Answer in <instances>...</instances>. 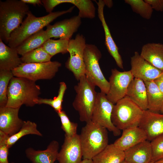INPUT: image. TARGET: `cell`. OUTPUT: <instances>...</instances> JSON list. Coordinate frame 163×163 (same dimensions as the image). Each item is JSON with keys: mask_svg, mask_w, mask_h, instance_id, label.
Returning a JSON list of instances; mask_svg holds the SVG:
<instances>
[{"mask_svg": "<svg viewBox=\"0 0 163 163\" xmlns=\"http://www.w3.org/2000/svg\"><path fill=\"white\" fill-rule=\"evenodd\" d=\"M82 23L81 18L78 15L74 16L53 25H48L46 31L49 39L54 37L69 40L77 31Z\"/></svg>", "mask_w": 163, "mask_h": 163, "instance_id": "obj_12", "label": "cell"}, {"mask_svg": "<svg viewBox=\"0 0 163 163\" xmlns=\"http://www.w3.org/2000/svg\"><path fill=\"white\" fill-rule=\"evenodd\" d=\"M16 48L6 45L0 39V70L12 71L22 63Z\"/></svg>", "mask_w": 163, "mask_h": 163, "instance_id": "obj_22", "label": "cell"}, {"mask_svg": "<svg viewBox=\"0 0 163 163\" xmlns=\"http://www.w3.org/2000/svg\"><path fill=\"white\" fill-rule=\"evenodd\" d=\"M101 56V52L96 45L86 44L84 54L85 75L90 82L99 88L101 92L107 94L110 84L99 66V62Z\"/></svg>", "mask_w": 163, "mask_h": 163, "instance_id": "obj_7", "label": "cell"}, {"mask_svg": "<svg viewBox=\"0 0 163 163\" xmlns=\"http://www.w3.org/2000/svg\"><path fill=\"white\" fill-rule=\"evenodd\" d=\"M114 105L108 99L105 94L101 92L97 93L91 121L106 128L114 136H118L121 134L120 130L113 124L111 120Z\"/></svg>", "mask_w": 163, "mask_h": 163, "instance_id": "obj_10", "label": "cell"}, {"mask_svg": "<svg viewBox=\"0 0 163 163\" xmlns=\"http://www.w3.org/2000/svg\"><path fill=\"white\" fill-rule=\"evenodd\" d=\"M160 113L163 114V103L161 108L160 110Z\"/></svg>", "mask_w": 163, "mask_h": 163, "instance_id": "obj_43", "label": "cell"}, {"mask_svg": "<svg viewBox=\"0 0 163 163\" xmlns=\"http://www.w3.org/2000/svg\"><path fill=\"white\" fill-rule=\"evenodd\" d=\"M126 96L143 110H148L146 88L142 80L134 78L129 86Z\"/></svg>", "mask_w": 163, "mask_h": 163, "instance_id": "obj_20", "label": "cell"}, {"mask_svg": "<svg viewBox=\"0 0 163 163\" xmlns=\"http://www.w3.org/2000/svg\"><path fill=\"white\" fill-rule=\"evenodd\" d=\"M52 57L41 46L25 54L21 59L23 63H43L51 61Z\"/></svg>", "mask_w": 163, "mask_h": 163, "instance_id": "obj_30", "label": "cell"}, {"mask_svg": "<svg viewBox=\"0 0 163 163\" xmlns=\"http://www.w3.org/2000/svg\"><path fill=\"white\" fill-rule=\"evenodd\" d=\"M92 160L94 163H121L125 160L124 152L113 144H108Z\"/></svg>", "mask_w": 163, "mask_h": 163, "instance_id": "obj_24", "label": "cell"}, {"mask_svg": "<svg viewBox=\"0 0 163 163\" xmlns=\"http://www.w3.org/2000/svg\"><path fill=\"white\" fill-rule=\"evenodd\" d=\"M80 163H94L92 159H83Z\"/></svg>", "mask_w": 163, "mask_h": 163, "instance_id": "obj_41", "label": "cell"}, {"mask_svg": "<svg viewBox=\"0 0 163 163\" xmlns=\"http://www.w3.org/2000/svg\"><path fill=\"white\" fill-rule=\"evenodd\" d=\"M146 140L147 136L145 131L139 127L136 126L123 130L121 136L113 144L124 152Z\"/></svg>", "mask_w": 163, "mask_h": 163, "instance_id": "obj_18", "label": "cell"}, {"mask_svg": "<svg viewBox=\"0 0 163 163\" xmlns=\"http://www.w3.org/2000/svg\"><path fill=\"white\" fill-rule=\"evenodd\" d=\"M59 143L56 140L52 141L44 150H36L32 148L25 150L26 157L31 163H55L58 154Z\"/></svg>", "mask_w": 163, "mask_h": 163, "instance_id": "obj_19", "label": "cell"}, {"mask_svg": "<svg viewBox=\"0 0 163 163\" xmlns=\"http://www.w3.org/2000/svg\"><path fill=\"white\" fill-rule=\"evenodd\" d=\"M27 4H31L34 5H43L42 1L40 0H21Z\"/></svg>", "mask_w": 163, "mask_h": 163, "instance_id": "obj_39", "label": "cell"}, {"mask_svg": "<svg viewBox=\"0 0 163 163\" xmlns=\"http://www.w3.org/2000/svg\"><path fill=\"white\" fill-rule=\"evenodd\" d=\"M67 88L66 85L64 82H60L57 97L53 99L39 98L36 101V104H47L52 107L57 113L60 112L62 110V102Z\"/></svg>", "mask_w": 163, "mask_h": 163, "instance_id": "obj_31", "label": "cell"}, {"mask_svg": "<svg viewBox=\"0 0 163 163\" xmlns=\"http://www.w3.org/2000/svg\"><path fill=\"white\" fill-rule=\"evenodd\" d=\"M121 163H131L130 162L127 161L125 160H124Z\"/></svg>", "mask_w": 163, "mask_h": 163, "instance_id": "obj_44", "label": "cell"}, {"mask_svg": "<svg viewBox=\"0 0 163 163\" xmlns=\"http://www.w3.org/2000/svg\"><path fill=\"white\" fill-rule=\"evenodd\" d=\"M83 152L79 135L68 136L65 135L64 141L59 152L57 160L59 163H80Z\"/></svg>", "mask_w": 163, "mask_h": 163, "instance_id": "obj_13", "label": "cell"}, {"mask_svg": "<svg viewBox=\"0 0 163 163\" xmlns=\"http://www.w3.org/2000/svg\"><path fill=\"white\" fill-rule=\"evenodd\" d=\"M9 136L0 131V163H9L8 160L9 148L7 140Z\"/></svg>", "mask_w": 163, "mask_h": 163, "instance_id": "obj_36", "label": "cell"}, {"mask_svg": "<svg viewBox=\"0 0 163 163\" xmlns=\"http://www.w3.org/2000/svg\"><path fill=\"white\" fill-rule=\"evenodd\" d=\"M79 136L83 159H92L108 145L107 130L91 120L82 128Z\"/></svg>", "mask_w": 163, "mask_h": 163, "instance_id": "obj_4", "label": "cell"}, {"mask_svg": "<svg viewBox=\"0 0 163 163\" xmlns=\"http://www.w3.org/2000/svg\"><path fill=\"white\" fill-rule=\"evenodd\" d=\"M155 163H163V158L158 160L154 162Z\"/></svg>", "mask_w": 163, "mask_h": 163, "instance_id": "obj_42", "label": "cell"}, {"mask_svg": "<svg viewBox=\"0 0 163 163\" xmlns=\"http://www.w3.org/2000/svg\"><path fill=\"white\" fill-rule=\"evenodd\" d=\"M86 44L84 36L78 34L74 39L69 40L68 47L70 57L66 63V67L78 81L85 75L84 54Z\"/></svg>", "mask_w": 163, "mask_h": 163, "instance_id": "obj_9", "label": "cell"}, {"mask_svg": "<svg viewBox=\"0 0 163 163\" xmlns=\"http://www.w3.org/2000/svg\"><path fill=\"white\" fill-rule=\"evenodd\" d=\"M61 4L70 3L76 6L79 10L78 15L81 18L93 19L95 16L96 8L90 0H60Z\"/></svg>", "mask_w": 163, "mask_h": 163, "instance_id": "obj_27", "label": "cell"}, {"mask_svg": "<svg viewBox=\"0 0 163 163\" xmlns=\"http://www.w3.org/2000/svg\"><path fill=\"white\" fill-rule=\"evenodd\" d=\"M74 7L75 6L67 10L52 12L41 17H36L29 11L21 25L11 34L8 46L16 48L29 37L43 29L58 17L71 12Z\"/></svg>", "mask_w": 163, "mask_h": 163, "instance_id": "obj_3", "label": "cell"}, {"mask_svg": "<svg viewBox=\"0 0 163 163\" xmlns=\"http://www.w3.org/2000/svg\"><path fill=\"white\" fill-rule=\"evenodd\" d=\"M139 126L145 132L147 140L151 141L163 134V114L144 111Z\"/></svg>", "mask_w": 163, "mask_h": 163, "instance_id": "obj_16", "label": "cell"}, {"mask_svg": "<svg viewBox=\"0 0 163 163\" xmlns=\"http://www.w3.org/2000/svg\"><path fill=\"white\" fill-rule=\"evenodd\" d=\"M105 4V5H106L109 8H110L113 5V2L112 0H103Z\"/></svg>", "mask_w": 163, "mask_h": 163, "instance_id": "obj_40", "label": "cell"}, {"mask_svg": "<svg viewBox=\"0 0 163 163\" xmlns=\"http://www.w3.org/2000/svg\"><path fill=\"white\" fill-rule=\"evenodd\" d=\"M29 134L35 135L42 136V134L37 129V125L34 122L29 120L24 121L20 129L17 133L8 138L7 143L10 148L18 140L24 136Z\"/></svg>", "mask_w": 163, "mask_h": 163, "instance_id": "obj_28", "label": "cell"}, {"mask_svg": "<svg viewBox=\"0 0 163 163\" xmlns=\"http://www.w3.org/2000/svg\"><path fill=\"white\" fill-rule=\"evenodd\" d=\"M125 160L131 163H149L152 161L150 143L144 141L125 151Z\"/></svg>", "mask_w": 163, "mask_h": 163, "instance_id": "obj_21", "label": "cell"}, {"mask_svg": "<svg viewBox=\"0 0 163 163\" xmlns=\"http://www.w3.org/2000/svg\"><path fill=\"white\" fill-rule=\"evenodd\" d=\"M131 71L120 72L112 69L109 78L110 88L106 95L108 99L114 104L126 95L129 86L134 78Z\"/></svg>", "mask_w": 163, "mask_h": 163, "instance_id": "obj_11", "label": "cell"}, {"mask_svg": "<svg viewBox=\"0 0 163 163\" xmlns=\"http://www.w3.org/2000/svg\"><path fill=\"white\" fill-rule=\"evenodd\" d=\"M69 40L60 39L56 40L50 39L41 46L52 57L59 53L64 54L68 53L67 49Z\"/></svg>", "mask_w": 163, "mask_h": 163, "instance_id": "obj_29", "label": "cell"}, {"mask_svg": "<svg viewBox=\"0 0 163 163\" xmlns=\"http://www.w3.org/2000/svg\"><path fill=\"white\" fill-rule=\"evenodd\" d=\"M78 81L74 87L76 95L72 106L78 113L80 121L87 123L91 120L97 93L95 90V86L87 79L85 75Z\"/></svg>", "mask_w": 163, "mask_h": 163, "instance_id": "obj_5", "label": "cell"}, {"mask_svg": "<svg viewBox=\"0 0 163 163\" xmlns=\"http://www.w3.org/2000/svg\"><path fill=\"white\" fill-rule=\"evenodd\" d=\"M124 1L130 6L133 12L142 18L148 20L151 18L153 9L145 0H125Z\"/></svg>", "mask_w": 163, "mask_h": 163, "instance_id": "obj_32", "label": "cell"}, {"mask_svg": "<svg viewBox=\"0 0 163 163\" xmlns=\"http://www.w3.org/2000/svg\"><path fill=\"white\" fill-rule=\"evenodd\" d=\"M21 0L0 1V39L8 43L12 33L18 28L29 11Z\"/></svg>", "mask_w": 163, "mask_h": 163, "instance_id": "obj_1", "label": "cell"}, {"mask_svg": "<svg viewBox=\"0 0 163 163\" xmlns=\"http://www.w3.org/2000/svg\"><path fill=\"white\" fill-rule=\"evenodd\" d=\"M40 94V87L35 82L14 76L8 85L6 107L17 108L23 104L33 107Z\"/></svg>", "mask_w": 163, "mask_h": 163, "instance_id": "obj_2", "label": "cell"}, {"mask_svg": "<svg viewBox=\"0 0 163 163\" xmlns=\"http://www.w3.org/2000/svg\"><path fill=\"white\" fill-rule=\"evenodd\" d=\"M50 39L43 29L29 37L16 48L19 55L22 56L39 48Z\"/></svg>", "mask_w": 163, "mask_h": 163, "instance_id": "obj_25", "label": "cell"}, {"mask_svg": "<svg viewBox=\"0 0 163 163\" xmlns=\"http://www.w3.org/2000/svg\"><path fill=\"white\" fill-rule=\"evenodd\" d=\"M154 81L163 93V72Z\"/></svg>", "mask_w": 163, "mask_h": 163, "instance_id": "obj_38", "label": "cell"}, {"mask_svg": "<svg viewBox=\"0 0 163 163\" xmlns=\"http://www.w3.org/2000/svg\"><path fill=\"white\" fill-rule=\"evenodd\" d=\"M61 65V63L57 61L22 63L12 72L14 76L36 82L39 80L52 79Z\"/></svg>", "mask_w": 163, "mask_h": 163, "instance_id": "obj_8", "label": "cell"}, {"mask_svg": "<svg viewBox=\"0 0 163 163\" xmlns=\"http://www.w3.org/2000/svg\"><path fill=\"white\" fill-rule=\"evenodd\" d=\"M130 70L134 78L144 82L154 81L163 71L156 68L143 59L137 51L131 57Z\"/></svg>", "mask_w": 163, "mask_h": 163, "instance_id": "obj_14", "label": "cell"}, {"mask_svg": "<svg viewBox=\"0 0 163 163\" xmlns=\"http://www.w3.org/2000/svg\"><path fill=\"white\" fill-rule=\"evenodd\" d=\"M143 111L126 96L114 105L111 115L112 123L120 130L139 126Z\"/></svg>", "mask_w": 163, "mask_h": 163, "instance_id": "obj_6", "label": "cell"}, {"mask_svg": "<svg viewBox=\"0 0 163 163\" xmlns=\"http://www.w3.org/2000/svg\"><path fill=\"white\" fill-rule=\"evenodd\" d=\"M149 163H155L154 162H152V161H151V162H150Z\"/></svg>", "mask_w": 163, "mask_h": 163, "instance_id": "obj_45", "label": "cell"}, {"mask_svg": "<svg viewBox=\"0 0 163 163\" xmlns=\"http://www.w3.org/2000/svg\"><path fill=\"white\" fill-rule=\"evenodd\" d=\"M144 82L147 89L148 110L153 113H160L163 103V93L154 81Z\"/></svg>", "mask_w": 163, "mask_h": 163, "instance_id": "obj_26", "label": "cell"}, {"mask_svg": "<svg viewBox=\"0 0 163 163\" xmlns=\"http://www.w3.org/2000/svg\"><path fill=\"white\" fill-rule=\"evenodd\" d=\"M140 56L153 66L163 71V44L148 43L143 45Z\"/></svg>", "mask_w": 163, "mask_h": 163, "instance_id": "obj_23", "label": "cell"}, {"mask_svg": "<svg viewBox=\"0 0 163 163\" xmlns=\"http://www.w3.org/2000/svg\"><path fill=\"white\" fill-rule=\"evenodd\" d=\"M149 4L153 9L157 11H163V0H145Z\"/></svg>", "mask_w": 163, "mask_h": 163, "instance_id": "obj_37", "label": "cell"}, {"mask_svg": "<svg viewBox=\"0 0 163 163\" xmlns=\"http://www.w3.org/2000/svg\"><path fill=\"white\" fill-rule=\"evenodd\" d=\"M20 108L0 107V131L9 137L18 132L24 123L18 117Z\"/></svg>", "mask_w": 163, "mask_h": 163, "instance_id": "obj_15", "label": "cell"}, {"mask_svg": "<svg viewBox=\"0 0 163 163\" xmlns=\"http://www.w3.org/2000/svg\"><path fill=\"white\" fill-rule=\"evenodd\" d=\"M96 1L98 6V16L101 23L104 32L106 46L118 66L121 69H123V62L119 53L118 48L112 37L104 18V9L105 5L104 1L103 0H99L97 2Z\"/></svg>", "mask_w": 163, "mask_h": 163, "instance_id": "obj_17", "label": "cell"}, {"mask_svg": "<svg viewBox=\"0 0 163 163\" xmlns=\"http://www.w3.org/2000/svg\"><path fill=\"white\" fill-rule=\"evenodd\" d=\"M14 76L11 71L0 70V107L6 106L8 85Z\"/></svg>", "mask_w": 163, "mask_h": 163, "instance_id": "obj_33", "label": "cell"}, {"mask_svg": "<svg viewBox=\"0 0 163 163\" xmlns=\"http://www.w3.org/2000/svg\"><path fill=\"white\" fill-rule=\"evenodd\" d=\"M61 123V129L65 133V135L72 136L77 134L78 125L70 121L65 112L62 110L57 113Z\"/></svg>", "mask_w": 163, "mask_h": 163, "instance_id": "obj_34", "label": "cell"}, {"mask_svg": "<svg viewBox=\"0 0 163 163\" xmlns=\"http://www.w3.org/2000/svg\"><path fill=\"white\" fill-rule=\"evenodd\" d=\"M11 163H14V162H11Z\"/></svg>", "mask_w": 163, "mask_h": 163, "instance_id": "obj_46", "label": "cell"}, {"mask_svg": "<svg viewBox=\"0 0 163 163\" xmlns=\"http://www.w3.org/2000/svg\"></svg>", "mask_w": 163, "mask_h": 163, "instance_id": "obj_47", "label": "cell"}, {"mask_svg": "<svg viewBox=\"0 0 163 163\" xmlns=\"http://www.w3.org/2000/svg\"><path fill=\"white\" fill-rule=\"evenodd\" d=\"M152 152V162L163 158V134L154 138L150 142Z\"/></svg>", "mask_w": 163, "mask_h": 163, "instance_id": "obj_35", "label": "cell"}]
</instances>
